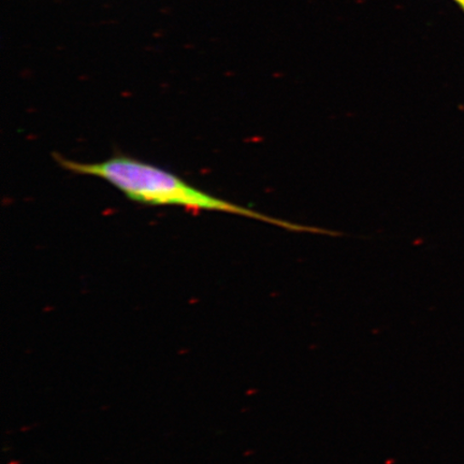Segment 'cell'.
<instances>
[{
	"mask_svg": "<svg viewBox=\"0 0 464 464\" xmlns=\"http://www.w3.org/2000/svg\"><path fill=\"white\" fill-rule=\"evenodd\" d=\"M454 2L459 5V7L462 9L463 13H464V0H454Z\"/></svg>",
	"mask_w": 464,
	"mask_h": 464,
	"instance_id": "obj_2",
	"label": "cell"
},
{
	"mask_svg": "<svg viewBox=\"0 0 464 464\" xmlns=\"http://www.w3.org/2000/svg\"><path fill=\"white\" fill-rule=\"evenodd\" d=\"M54 160L63 169L80 176L102 179L123 193L127 198L148 206L181 207L193 212H224L236 216L261 220L295 232L330 235V231L286 222L266 214L236 205L216 196L191 187L169 171L127 156L100 162H80L54 154Z\"/></svg>",
	"mask_w": 464,
	"mask_h": 464,
	"instance_id": "obj_1",
	"label": "cell"
}]
</instances>
